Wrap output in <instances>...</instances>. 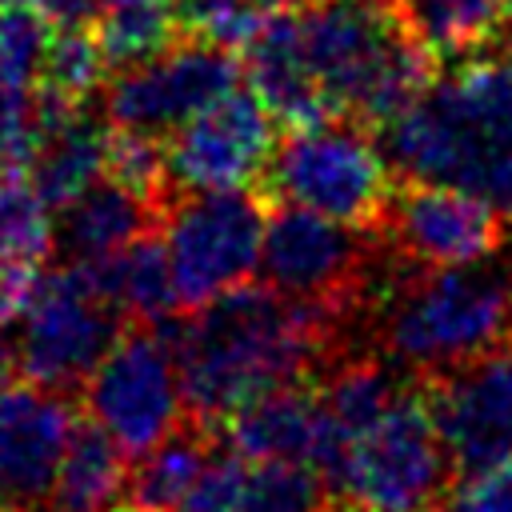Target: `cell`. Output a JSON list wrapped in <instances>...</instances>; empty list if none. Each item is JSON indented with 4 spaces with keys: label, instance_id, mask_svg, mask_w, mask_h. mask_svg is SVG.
<instances>
[{
    "label": "cell",
    "instance_id": "obj_1",
    "mask_svg": "<svg viewBox=\"0 0 512 512\" xmlns=\"http://www.w3.org/2000/svg\"><path fill=\"white\" fill-rule=\"evenodd\" d=\"M328 304L292 300L268 288H232L176 332L184 404L196 416H232L240 404L292 384L328 344Z\"/></svg>",
    "mask_w": 512,
    "mask_h": 512
},
{
    "label": "cell",
    "instance_id": "obj_2",
    "mask_svg": "<svg viewBox=\"0 0 512 512\" xmlns=\"http://www.w3.org/2000/svg\"><path fill=\"white\" fill-rule=\"evenodd\" d=\"M384 152L404 176L460 188L512 224V60L480 56L428 80L388 120Z\"/></svg>",
    "mask_w": 512,
    "mask_h": 512
},
{
    "label": "cell",
    "instance_id": "obj_3",
    "mask_svg": "<svg viewBox=\"0 0 512 512\" xmlns=\"http://www.w3.org/2000/svg\"><path fill=\"white\" fill-rule=\"evenodd\" d=\"M288 20L324 112L392 120L432 76V52L404 28L392 0H312Z\"/></svg>",
    "mask_w": 512,
    "mask_h": 512
},
{
    "label": "cell",
    "instance_id": "obj_4",
    "mask_svg": "<svg viewBox=\"0 0 512 512\" xmlns=\"http://www.w3.org/2000/svg\"><path fill=\"white\" fill-rule=\"evenodd\" d=\"M512 336V276L480 264L404 280L384 312V352L420 372L456 368Z\"/></svg>",
    "mask_w": 512,
    "mask_h": 512
},
{
    "label": "cell",
    "instance_id": "obj_5",
    "mask_svg": "<svg viewBox=\"0 0 512 512\" xmlns=\"http://www.w3.org/2000/svg\"><path fill=\"white\" fill-rule=\"evenodd\" d=\"M328 484L352 512H432L448 480V448L432 404L408 388L324 464Z\"/></svg>",
    "mask_w": 512,
    "mask_h": 512
},
{
    "label": "cell",
    "instance_id": "obj_6",
    "mask_svg": "<svg viewBox=\"0 0 512 512\" xmlns=\"http://www.w3.org/2000/svg\"><path fill=\"white\" fill-rule=\"evenodd\" d=\"M16 320V368L40 388L88 380L116 336V308L96 288L88 264H68L36 280Z\"/></svg>",
    "mask_w": 512,
    "mask_h": 512
},
{
    "label": "cell",
    "instance_id": "obj_7",
    "mask_svg": "<svg viewBox=\"0 0 512 512\" xmlns=\"http://www.w3.org/2000/svg\"><path fill=\"white\" fill-rule=\"evenodd\" d=\"M268 164L272 188L288 204L344 224H368L388 208V156L356 124H296Z\"/></svg>",
    "mask_w": 512,
    "mask_h": 512
},
{
    "label": "cell",
    "instance_id": "obj_8",
    "mask_svg": "<svg viewBox=\"0 0 512 512\" xmlns=\"http://www.w3.org/2000/svg\"><path fill=\"white\" fill-rule=\"evenodd\" d=\"M264 212L240 188L192 192L168 212L164 252L176 280V300L200 308L240 288L260 264Z\"/></svg>",
    "mask_w": 512,
    "mask_h": 512
},
{
    "label": "cell",
    "instance_id": "obj_9",
    "mask_svg": "<svg viewBox=\"0 0 512 512\" xmlns=\"http://www.w3.org/2000/svg\"><path fill=\"white\" fill-rule=\"evenodd\" d=\"M92 424L124 452H148L172 436L184 404L176 352L156 332H132L88 372Z\"/></svg>",
    "mask_w": 512,
    "mask_h": 512
},
{
    "label": "cell",
    "instance_id": "obj_10",
    "mask_svg": "<svg viewBox=\"0 0 512 512\" xmlns=\"http://www.w3.org/2000/svg\"><path fill=\"white\" fill-rule=\"evenodd\" d=\"M232 88H236V64L228 48L212 40L164 48L112 80L108 116L124 132L160 136V132H176L200 108H208Z\"/></svg>",
    "mask_w": 512,
    "mask_h": 512
},
{
    "label": "cell",
    "instance_id": "obj_11",
    "mask_svg": "<svg viewBox=\"0 0 512 512\" xmlns=\"http://www.w3.org/2000/svg\"><path fill=\"white\" fill-rule=\"evenodd\" d=\"M164 160L168 176L188 192L244 188L272 160V112L260 96L232 88L176 128Z\"/></svg>",
    "mask_w": 512,
    "mask_h": 512
},
{
    "label": "cell",
    "instance_id": "obj_12",
    "mask_svg": "<svg viewBox=\"0 0 512 512\" xmlns=\"http://www.w3.org/2000/svg\"><path fill=\"white\" fill-rule=\"evenodd\" d=\"M260 268L268 284L292 300L340 308L364 268V244L352 224L288 204L264 220Z\"/></svg>",
    "mask_w": 512,
    "mask_h": 512
},
{
    "label": "cell",
    "instance_id": "obj_13",
    "mask_svg": "<svg viewBox=\"0 0 512 512\" xmlns=\"http://www.w3.org/2000/svg\"><path fill=\"white\" fill-rule=\"evenodd\" d=\"M432 416L448 460L464 472L512 452V336L448 368L432 392Z\"/></svg>",
    "mask_w": 512,
    "mask_h": 512
},
{
    "label": "cell",
    "instance_id": "obj_14",
    "mask_svg": "<svg viewBox=\"0 0 512 512\" xmlns=\"http://www.w3.org/2000/svg\"><path fill=\"white\" fill-rule=\"evenodd\" d=\"M388 232L400 256L424 268L484 264L504 240V216L448 184H416L388 200Z\"/></svg>",
    "mask_w": 512,
    "mask_h": 512
},
{
    "label": "cell",
    "instance_id": "obj_15",
    "mask_svg": "<svg viewBox=\"0 0 512 512\" xmlns=\"http://www.w3.org/2000/svg\"><path fill=\"white\" fill-rule=\"evenodd\" d=\"M76 424L56 388L16 384L0 392V504L32 512L48 504Z\"/></svg>",
    "mask_w": 512,
    "mask_h": 512
},
{
    "label": "cell",
    "instance_id": "obj_16",
    "mask_svg": "<svg viewBox=\"0 0 512 512\" xmlns=\"http://www.w3.org/2000/svg\"><path fill=\"white\" fill-rule=\"evenodd\" d=\"M228 444L232 456L248 464H308L324 472L332 452V432L320 396L284 384L232 412Z\"/></svg>",
    "mask_w": 512,
    "mask_h": 512
},
{
    "label": "cell",
    "instance_id": "obj_17",
    "mask_svg": "<svg viewBox=\"0 0 512 512\" xmlns=\"http://www.w3.org/2000/svg\"><path fill=\"white\" fill-rule=\"evenodd\" d=\"M32 104L40 132L28 156V180L52 208H64L108 172L112 140L100 124L80 116V104H68L52 92H40Z\"/></svg>",
    "mask_w": 512,
    "mask_h": 512
},
{
    "label": "cell",
    "instance_id": "obj_18",
    "mask_svg": "<svg viewBox=\"0 0 512 512\" xmlns=\"http://www.w3.org/2000/svg\"><path fill=\"white\" fill-rule=\"evenodd\" d=\"M144 224H148V196L132 192L120 180H96L92 188H84L76 200L64 204L56 240L64 244V252H72V260L92 264L140 240Z\"/></svg>",
    "mask_w": 512,
    "mask_h": 512
},
{
    "label": "cell",
    "instance_id": "obj_19",
    "mask_svg": "<svg viewBox=\"0 0 512 512\" xmlns=\"http://www.w3.org/2000/svg\"><path fill=\"white\" fill-rule=\"evenodd\" d=\"M124 448L104 436L96 424L76 428L64 460L56 468V484L48 496L52 512H112L124 500Z\"/></svg>",
    "mask_w": 512,
    "mask_h": 512
},
{
    "label": "cell",
    "instance_id": "obj_20",
    "mask_svg": "<svg viewBox=\"0 0 512 512\" xmlns=\"http://www.w3.org/2000/svg\"><path fill=\"white\" fill-rule=\"evenodd\" d=\"M96 288L116 312H128L136 320H160L176 304V280L168 252L152 240H132L120 252L88 264Z\"/></svg>",
    "mask_w": 512,
    "mask_h": 512
},
{
    "label": "cell",
    "instance_id": "obj_21",
    "mask_svg": "<svg viewBox=\"0 0 512 512\" xmlns=\"http://www.w3.org/2000/svg\"><path fill=\"white\" fill-rule=\"evenodd\" d=\"M208 468V448L192 432H172L156 448L140 452L136 472L124 484V500L132 512H172Z\"/></svg>",
    "mask_w": 512,
    "mask_h": 512
},
{
    "label": "cell",
    "instance_id": "obj_22",
    "mask_svg": "<svg viewBox=\"0 0 512 512\" xmlns=\"http://www.w3.org/2000/svg\"><path fill=\"white\" fill-rule=\"evenodd\" d=\"M404 28L428 52H468L480 48L508 12V0H392Z\"/></svg>",
    "mask_w": 512,
    "mask_h": 512
},
{
    "label": "cell",
    "instance_id": "obj_23",
    "mask_svg": "<svg viewBox=\"0 0 512 512\" xmlns=\"http://www.w3.org/2000/svg\"><path fill=\"white\" fill-rule=\"evenodd\" d=\"M176 0H104L96 16V44L108 64L132 68L164 52L176 36Z\"/></svg>",
    "mask_w": 512,
    "mask_h": 512
},
{
    "label": "cell",
    "instance_id": "obj_24",
    "mask_svg": "<svg viewBox=\"0 0 512 512\" xmlns=\"http://www.w3.org/2000/svg\"><path fill=\"white\" fill-rule=\"evenodd\" d=\"M400 396V384L388 368L372 364V360H352L344 368H336L320 392V408L332 432V448L340 440H348L352 432H360L368 420H376L392 400ZM332 456V452H328Z\"/></svg>",
    "mask_w": 512,
    "mask_h": 512
},
{
    "label": "cell",
    "instance_id": "obj_25",
    "mask_svg": "<svg viewBox=\"0 0 512 512\" xmlns=\"http://www.w3.org/2000/svg\"><path fill=\"white\" fill-rule=\"evenodd\" d=\"M48 200L36 192L28 176L16 168L0 172V260L32 268L52 252L56 224L48 216Z\"/></svg>",
    "mask_w": 512,
    "mask_h": 512
},
{
    "label": "cell",
    "instance_id": "obj_26",
    "mask_svg": "<svg viewBox=\"0 0 512 512\" xmlns=\"http://www.w3.org/2000/svg\"><path fill=\"white\" fill-rule=\"evenodd\" d=\"M48 16L32 0H0V84L28 88L48 52Z\"/></svg>",
    "mask_w": 512,
    "mask_h": 512
},
{
    "label": "cell",
    "instance_id": "obj_27",
    "mask_svg": "<svg viewBox=\"0 0 512 512\" xmlns=\"http://www.w3.org/2000/svg\"><path fill=\"white\" fill-rule=\"evenodd\" d=\"M240 512H320V476L308 464H248Z\"/></svg>",
    "mask_w": 512,
    "mask_h": 512
},
{
    "label": "cell",
    "instance_id": "obj_28",
    "mask_svg": "<svg viewBox=\"0 0 512 512\" xmlns=\"http://www.w3.org/2000/svg\"><path fill=\"white\" fill-rule=\"evenodd\" d=\"M104 52L96 40H88L80 28H60V40H48L40 76H44V92L80 104L104 76Z\"/></svg>",
    "mask_w": 512,
    "mask_h": 512
},
{
    "label": "cell",
    "instance_id": "obj_29",
    "mask_svg": "<svg viewBox=\"0 0 512 512\" xmlns=\"http://www.w3.org/2000/svg\"><path fill=\"white\" fill-rule=\"evenodd\" d=\"M108 172H112V180H120V184H128L132 192H140V196L152 200V196L160 192V180H164V172H168V160H164V152L156 148L152 136L124 132V136H116L112 148H108Z\"/></svg>",
    "mask_w": 512,
    "mask_h": 512
},
{
    "label": "cell",
    "instance_id": "obj_30",
    "mask_svg": "<svg viewBox=\"0 0 512 512\" xmlns=\"http://www.w3.org/2000/svg\"><path fill=\"white\" fill-rule=\"evenodd\" d=\"M444 512H512V452L472 468L444 500Z\"/></svg>",
    "mask_w": 512,
    "mask_h": 512
},
{
    "label": "cell",
    "instance_id": "obj_31",
    "mask_svg": "<svg viewBox=\"0 0 512 512\" xmlns=\"http://www.w3.org/2000/svg\"><path fill=\"white\" fill-rule=\"evenodd\" d=\"M240 484H244V460H208L196 488L172 508V512H240Z\"/></svg>",
    "mask_w": 512,
    "mask_h": 512
},
{
    "label": "cell",
    "instance_id": "obj_32",
    "mask_svg": "<svg viewBox=\"0 0 512 512\" xmlns=\"http://www.w3.org/2000/svg\"><path fill=\"white\" fill-rule=\"evenodd\" d=\"M36 132V104L24 96V88L0 84V160L8 168L28 164Z\"/></svg>",
    "mask_w": 512,
    "mask_h": 512
},
{
    "label": "cell",
    "instance_id": "obj_33",
    "mask_svg": "<svg viewBox=\"0 0 512 512\" xmlns=\"http://www.w3.org/2000/svg\"><path fill=\"white\" fill-rule=\"evenodd\" d=\"M28 288H32V284H28V268L0 260V328H4L8 320H16V316H20Z\"/></svg>",
    "mask_w": 512,
    "mask_h": 512
},
{
    "label": "cell",
    "instance_id": "obj_34",
    "mask_svg": "<svg viewBox=\"0 0 512 512\" xmlns=\"http://www.w3.org/2000/svg\"><path fill=\"white\" fill-rule=\"evenodd\" d=\"M40 8L56 28H84L100 16L104 0H40Z\"/></svg>",
    "mask_w": 512,
    "mask_h": 512
},
{
    "label": "cell",
    "instance_id": "obj_35",
    "mask_svg": "<svg viewBox=\"0 0 512 512\" xmlns=\"http://www.w3.org/2000/svg\"><path fill=\"white\" fill-rule=\"evenodd\" d=\"M176 4H180V0H176ZM252 4H256L260 12H268V16H276V12H284L292 0H252Z\"/></svg>",
    "mask_w": 512,
    "mask_h": 512
},
{
    "label": "cell",
    "instance_id": "obj_36",
    "mask_svg": "<svg viewBox=\"0 0 512 512\" xmlns=\"http://www.w3.org/2000/svg\"><path fill=\"white\" fill-rule=\"evenodd\" d=\"M0 508H4V504H0Z\"/></svg>",
    "mask_w": 512,
    "mask_h": 512
}]
</instances>
